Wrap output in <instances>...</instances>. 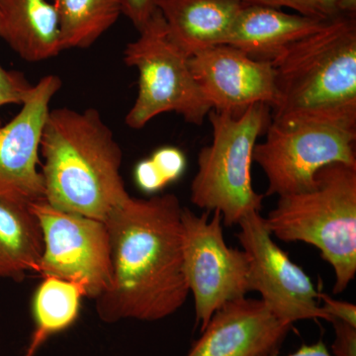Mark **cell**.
Segmentation results:
<instances>
[{
  "instance_id": "6da1fadb",
  "label": "cell",
  "mask_w": 356,
  "mask_h": 356,
  "mask_svg": "<svg viewBox=\"0 0 356 356\" xmlns=\"http://www.w3.org/2000/svg\"><path fill=\"white\" fill-rule=\"evenodd\" d=\"M182 209L175 194L130 196L104 222L113 275L95 299L102 321L161 320L179 310L189 289L184 273Z\"/></svg>"
},
{
  "instance_id": "7a4b0ae2",
  "label": "cell",
  "mask_w": 356,
  "mask_h": 356,
  "mask_svg": "<svg viewBox=\"0 0 356 356\" xmlns=\"http://www.w3.org/2000/svg\"><path fill=\"white\" fill-rule=\"evenodd\" d=\"M40 151L46 202L54 208L104 222L130 197L123 152L98 110H50Z\"/></svg>"
},
{
  "instance_id": "3957f363",
  "label": "cell",
  "mask_w": 356,
  "mask_h": 356,
  "mask_svg": "<svg viewBox=\"0 0 356 356\" xmlns=\"http://www.w3.org/2000/svg\"><path fill=\"white\" fill-rule=\"evenodd\" d=\"M271 120L332 122L356 127V20L339 14L271 62Z\"/></svg>"
},
{
  "instance_id": "277c9868",
  "label": "cell",
  "mask_w": 356,
  "mask_h": 356,
  "mask_svg": "<svg viewBox=\"0 0 356 356\" xmlns=\"http://www.w3.org/2000/svg\"><path fill=\"white\" fill-rule=\"evenodd\" d=\"M315 181L309 191L280 196L264 221L283 242L317 248L334 269L332 292L339 294L356 274V166H325Z\"/></svg>"
},
{
  "instance_id": "5b68a950",
  "label": "cell",
  "mask_w": 356,
  "mask_h": 356,
  "mask_svg": "<svg viewBox=\"0 0 356 356\" xmlns=\"http://www.w3.org/2000/svg\"><path fill=\"white\" fill-rule=\"evenodd\" d=\"M208 118L213 140L199 152L191 202L200 209L218 211L225 226H235L262 207L264 195L252 186V163L257 139L270 124L271 108L254 104L240 115L212 109Z\"/></svg>"
},
{
  "instance_id": "8992f818",
  "label": "cell",
  "mask_w": 356,
  "mask_h": 356,
  "mask_svg": "<svg viewBox=\"0 0 356 356\" xmlns=\"http://www.w3.org/2000/svg\"><path fill=\"white\" fill-rule=\"evenodd\" d=\"M124 51V62L139 72V90L126 124L142 129L159 115L175 112L202 125L212 108L192 74L189 58L170 41L159 10Z\"/></svg>"
},
{
  "instance_id": "52a82bcc",
  "label": "cell",
  "mask_w": 356,
  "mask_h": 356,
  "mask_svg": "<svg viewBox=\"0 0 356 356\" xmlns=\"http://www.w3.org/2000/svg\"><path fill=\"white\" fill-rule=\"evenodd\" d=\"M356 127L332 122L271 120L254 161L268 181L266 196L302 193L318 170L332 163L356 166Z\"/></svg>"
},
{
  "instance_id": "ba28073f",
  "label": "cell",
  "mask_w": 356,
  "mask_h": 356,
  "mask_svg": "<svg viewBox=\"0 0 356 356\" xmlns=\"http://www.w3.org/2000/svg\"><path fill=\"white\" fill-rule=\"evenodd\" d=\"M181 220L185 277L194 297L196 325L202 332L225 304L250 292V257L225 242L218 211L211 217L210 211L196 215L184 208Z\"/></svg>"
},
{
  "instance_id": "9c48e42d",
  "label": "cell",
  "mask_w": 356,
  "mask_h": 356,
  "mask_svg": "<svg viewBox=\"0 0 356 356\" xmlns=\"http://www.w3.org/2000/svg\"><path fill=\"white\" fill-rule=\"evenodd\" d=\"M43 236V252L37 273L83 287L96 299L112 282L111 245L104 222L54 208L46 201L30 206Z\"/></svg>"
},
{
  "instance_id": "30bf717a",
  "label": "cell",
  "mask_w": 356,
  "mask_h": 356,
  "mask_svg": "<svg viewBox=\"0 0 356 356\" xmlns=\"http://www.w3.org/2000/svg\"><path fill=\"white\" fill-rule=\"evenodd\" d=\"M236 234L250 257L248 285L261 295L269 311L288 324L330 317L318 305V293L305 271L273 242L264 218L252 212L238 222Z\"/></svg>"
},
{
  "instance_id": "8fae6325",
  "label": "cell",
  "mask_w": 356,
  "mask_h": 356,
  "mask_svg": "<svg viewBox=\"0 0 356 356\" xmlns=\"http://www.w3.org/2000/svg\"><path fill=\"white\" fill-rule=\"evenodd\" d=\"M62 88L50 74L33 86L19 113L0 125V199L30 206L46 201L44 178L38 170L40 145L50 103Z\"/></svg>"
},
{
  "instance_id": "7c38bea8",
  "label": "cell",
  "mask_w": 356,
  "mask_h": 356,
  "mask_svg": "<svg viewBox=\"0 0 356 356\" xmlns=\"http://www.w3.org/2000/svg\"><path fill=\"white\" fill-rule=\"evenodd\" d=\"M196 83L211 108L240 115L254 104L273 106L275 72L270 62L218 44L189 58Z\"/></svg>"
},
{
  "instance_id": "4fadbf2b",
  "label": "cell",
  "mask_w": 356,
  "mask_h": 356,
  "mask_svg": "<svg viewBox=\"0 0 356 356\" xmlns=\"http://www.w3.org/2000/svg\"><path fill=\"white\" fill-rule=\"evenodd\" d=\"M291 327L261 300L243 297L213 315L187 356H270L280 353Z\"/></svg>"
},
{
  "instance_id": "5bb4252c",
  "label": "cell",
  "mask_w": 356,
  "mask_h": 356,
  "mask_svg": "<svg viewBox=\"0 0 356 356\" xmlns=\"http://www.w3.org/2000/svg\"><path fill=\"white\" fill-rule=\"evenodd\" d=\"M327 20L273 7L243 4L225 44L264 62H273L291 44L318 31Z\"/></svg>"
},
{
  "instance_id": "9a60e30c",
  "label": "cell",
  "mask_w": 356,
  "mask_h": 356,
  "mask_svg": "<svg viewBox=\"0 0 356 356\" xmlns=\"http://www.w3.org/2000/svg\"><path fill=\"white\" fill-rule=\"evenodd\" d=\"M243 6L238 0H156L170 41L188 58L226 43Z\"/></svg>"
},
{
  "instance_id": "2e32d148",
  "label": "cell",
  "mask_w": 356,
  "mask_h": 356,
  "mask_svg": "<svg viewBox=\"0 0 356 356\" xmlns=\"http://www.w3.org/2000/svg\"><path fill=\"white\" fill-rule=\"evenodd\" d=\"M0 38L30 63L49 60L64 51L51 0H0Z\"/></svg>"
},
{
  "instance_id": "e0dca14e",
  "label": "cell",
  "mask_w": 356,
  "mask_h": 356,
  "mask_svg": "<svg viewBox=\"0 0 356 356\" xmlns=\"http://www.w3.org/2000/svg\"><path fill=\"white\" fill-rule=\"evenodd\" d=\"M43 236L28 206L0 199V278L16 282L38 270Z\"/></svg>"
},
{
  "instance_id": "ac0fdd59",
  "label": "cell",
  "mask_w": 356,
  "mask_h": 356,
  "mask_svg": "<svg viewBox=\"0 0 356 356\" xmlns=\"http://www.w3.org/2000/svg\"><path fill=\"white\" fill-rule=\"evenodd\" d=\"M83 297H86L83 287L76 282L53 276L44 277L33 298L36 329L28 355H34L49 337L65 331L76 323Z\"/></svg>"
},
{
  "instance_id": "d6986e66",
  "label": "cell",
  "mask_w": 356,
  "mask_h": 356,
  "mask_svg": "<svg viewBox=\"0 0 356 356\" xmlns=\"http://www.w3.org/2000/svg\"><path fill=\"white\" fill-rule=\"evenodd\" d=\"M58 18L63 50L86 49L123 14L122 0H51Z\"/></svg>"
},
{
  "instance_id": "ffe728a7",
  "label": "cell",
  "mask_w": 356,
  "mask_h": 356,
  "mask_svg": "<svg viewBox=\"0 0 356 356\" xmlns=\"http://www.w3.org/2000/svg\"><path fill=\"white\" fill-rule=\"evenodd\" d=\"M185 168L186 159L179 149L161 147L151 158L140 161L136 166V184L143 191L154 193L177 181L184 175Z\"/></svg>"
},
{
  "instance_id": "44dd1931",
  "label": "cell",
  "mask_w": 356,
  "mask_h": 356,
  "mask_svg": "<svg viewBox=\"0 0 356 356\" xmlns=\"http://www.w3.org/2000/svg\"><path fill=\"white\" fill-rule=\"evenodd\" d=\"M243 4L289 8L295 13L322 20H330L339 15V0H238Z\"/></svg>"
},
{
  "instance_id": "7402d4cb",
  "label": "cell",
  "mask_w": 356,
  "mask_h": 356,
  "mask_svg": "<svg viewBox=\"0 0 356 356\" xmlns=\"http://www.w3.org/2000/svg\"><path fill=\"white\" fill-rule=\"evenodd\" d=\"M33 86L21 72L6 70L0 65V107L6 104H23Z\"/></svg>"
},
{
  "instance_id": "603a6c76",
  "label": "cell",
  "mask_w": 356,
  "mask_h": 356,
  "mask_svg": "<svg viewBox=\"0 0 356 356\" xmlns=\"http://www.w3.org/2000/svg\"><path fill=\"white\" fill-rule=\"evenodd\" d=\"M330 323L336 334L332 344V355L356 356V327L337 318H332Z\"/></svg>"
},
{
  "instance_id": "cb8c5ba5",
  "label": "cell",
  "mask_w": 356,
  "mask_h": 356,
  "mask_svg": "<svg viewBox=\"0 0 356 356\" xmlns=\"http://www.w3.org/2000/svg\"><path fill=\"white\" fill-rule=\"evenodd\" d=\"M123 14L138 31L146 26L156 13V0H122Z\"/></svg>"
},
{
  "instance_id": "d4e9b609",
  "label": "cell",
  "mask_w": 356,
  "mask_h": 356,
  "mask_svg": "<svg viewBox=\"0 0 356 356\" xmlns=\"http://www.w3.org/2000/svg\"><path fill=\"white\" fill-rule=\"evenodd\" d=\"M318 300L322 301V310L332 318L343 321L356 327V306L348 302L337 301L324 293H318ZM329 321V322H330Z\"/></svg>"
},
{
  "instance_id": "484cf974",
  "label": "cell",
  "mask_w": 356,
  "mask_h": 356,
  "mask_svg": "<svg viewBox=\"0 0 356 356\" xmlns=\"http://www.w3.org/2000/svg\"><path fill=\"white\" fill-rule=\"evenodd\" d=\"M270 356H280L278 353H274ZM287 356H332L331 353L327 350V346L324 343V341L321 339L318 343L311 344V346H307L303 344L298 350L295 351L292 355Z\"/></svg>"
},
{
  "instance_id": "4316f807",
  "label": "cell",
  "mask_w": 356,
  "mask_h": 356,
  "mask_svg": "<svg viewBox=\"0 0 356 356\" xmlns=\"http://www.w3.org/2000/svg\"><path fill=\"white\" fill-rule=\"evenodd\" d=\"M339 11L341 14L348 16H355L356 0H339Z\"/></svg>"
},
{
  "instance_id": "83f0119b",
  "label": "cell",
  "mask_w": 356,
  "mask_h": 356,
  "mask_svg": "<svg viewBox=\"0 0 356 356\" xmlns=\"http://www.w3.org/2000/svg\"><path fill=\"white\" fill-rule=\"evenodd\" d=\"M26 356H30V355H26Z\"/></svg>"
}]
</instances>
